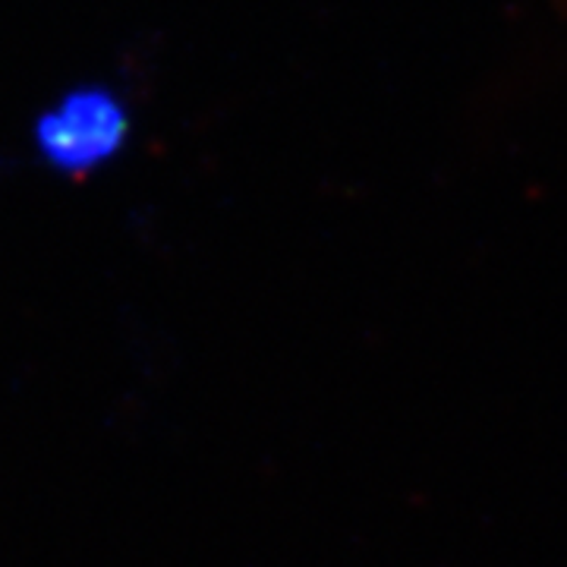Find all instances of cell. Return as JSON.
I'll list each match as a JSON object with an SVG mask.
<instances>
[{
    "label": "cell",
    "instance_id": "6da1fadb",
    "mask_svg": "<svg viewBox=\"0 0 567 567\" xmlns=\"http://www.w3.org/2000/svg\"><path fill=\"white\" fill-rule=\"evenodd\" d=\"M133 136V111L123 95L102 82L61 92L32 123L39 162L70 181H82L114 164Z\"/></svg>",
    "mask_w": 567,
    "mask_h": 567
}]
</instances>
